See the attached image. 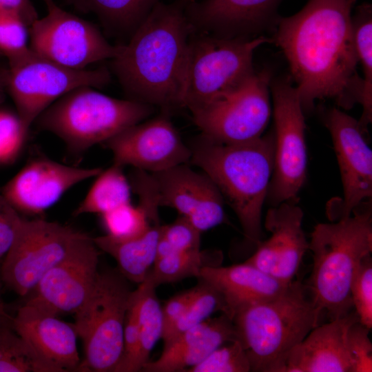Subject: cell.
<instances>
[{
    "label": "cell",
    "mask_w": 372,
    "mask_h": 372,
    "mask_svg": "<svg viewBox=\"0 0 372 372\" xmlns=\"http://www.w3.org/2000/svg\"><path fill=\"white\" fill-rule=\"evenodd\" d=\"M355 1L309 0L277 23L276 42L288 61L303 110L326 98L344 109L361 103L351 19Z\"/></svg>",
    "instance_id": "cell-1"
},
{
    "label": "cell",
    "mask_w": 372,
    "mask_h": 372,
    "mask_svg": "<svg viewBox=\"0 0 372 372\" xmlns=\"http://www.w3.org/2000/svg\"><path fill=\"white\" fill-rule=\"evenodd\" d=\"M188 1L158 3L120 45L112 68L127 99L158 107H183L192 27L185 13Z\"/></svg>",
    "instance_id": "cell-2"
},
{
    "label": "cell",
    "mask_w": 372,
    "mask_h": 372,
    "mask_svg": "<svg viewBox=\"0 0 372 372\" xmlns=\"http://www.w3.org/2000/svg\"><path fill=\"white\" fill-rule=\"evenodd\" d=\"M189 147V163L212 180L237 216L247 240L257 246L273 170L274 132L238 144L223 143L201 133Z\"/></svg>",
    "instance_id": "cell-3"
},
{
    "label": "cell",
    "mask_w": 372,
    "mask_h": 372,
    "mask_svg": "<svg viewBox=\"0 0 372 372\" xmlns=\"http://www.w3.org/2000/svg\"><path fill=\"white\" fill-rule=\"evenodd\" d=\"M309 249L313 262L307 287L317 308L330 320L347 315L353 308L350 289L356 269L372 251L371 199L349 217L316 225Z\"/></svg>",
    "instance_id": "cell-4"
},
{
    "label": "cell",
    "mask_w": 372,
    "mask_h": 372,
    "mask_svg": "<svg viewBox=\"0 0 372 372\" xmlns=\"http://www.w3.org/2000/svg\"><path fill=\"white\" fill-rule=\"evenodd\" d=\"M321 316L307 285L293 280L280 296L239 309L232 321L251 371L284 372L290 352Z\"/></svg>",
    "instance_id": "cell-5"
},
{
    "label": "cell",
    "mask_w": 372,
    "mask_h": 372,
    "mask_svg": "<svg viewBox=\"0 0 372 372\" xmlns=\"http://www.w3.org/2000/svg\"><path fill=\"white\" fill-rule=\"evenodd\" d=\"M153 110L149 105L113 98L92 87L81 86L55 101L34 123L39 129L60 138L70 153L80 155L143 121Z\"/></svg>",
    "instance_id": "cell-6"
},
{
    "label": "cell",
    "mask_w": 372,
    "mask_h": 372,
    "mask_svg": "<svg viewBox=\"0 0 372 372\" xmlns=\"http://www.w3.org/2000/svg\"><path fill=\"white\" fill-rule=\"evenodd\" d=\"M267 41L263 36L225 39L192 30L183 107L192 113L242 84L255 72V50Z\"/></svg>",
    "instance_id": "cell-7"
},
{
    "label": "cell",
    "mask_w": 372,
    "mask_h": 372,
    "mask_svg": "<svg viewBox=\"0 0 372 372\" xmlns=\"http://www.w3.org/2000/svg\"><path fill=\"white\" fill-rule=\"evenodd\" d=\"M127 280L119 271H99L90 296L74 313L73 326L84 350L77 371L114 372L132 292Z\"/></svg>",
    "instance_id": "cell-8"
},
{
    "label": "cell",
    "mask_w": 372,
    "mask_h": 372,
    "mask_svg": "<svg viewBox=\"0 0 372 372\" xmlns=\"http://www.w3.org/2000/svg\"><path fill=\"white\" fill-rule=\"evenodd\" d=\"M128 179L139 199L176 209L201 233L226 220L218 189L205 173L187 164L154 173L132 168Z\"/></svg>",
    "instance_id": "cell-9"
},
{
    "label": "cell",
    "mask_w": 372,
    "mask_h": 372,
    "mask_svg": "<svg viewBox=\"0 0 372 372\" xmlns=\"http://www.w3.org/2000/svg\"><path fill=\"white\" fill-rule=\"evenodd\" d=\"M275 123L274 165L266 199L272 207L294 202L307 178L303 109L296 86L287 78L271 80Z\"/></svg>",
    "instance_id": "cell-10"
},
{
    "label": "cell",
    "mask_w": 372,
    "mask_h": 372,
    "mask_svg": "<svg viewBox=\"0 0 372 372\" xmlns=\"http://www.w3.org/2000/svg\"><path fill=\"white\" fill-rule=\"evenodd\" d=\"M84 234L59 223L21 216L0 269L3 283L19 296H27Z\"/></svg>",
    "instance_id": "cell-11"
},
{
    "label": "cell",
    "mask_w": 372,
    "mask_h": 372,
    "mask_svg": "<svg viewBox=\"0 0 372 372\" xmlns=\"http://www.w3.org/2000/svg\"><path fill=\"white\" fill-rule=\"evenodd\" d=\"M269 70L254 72L234 90L192 114L204 135L225 144H238L262 136L271 107Z\"/></svg>",
    "instance_id": "cell-12"
},
{
    "label": "cell",
    "mask_w": 372,
    "mask_h": 372,
    "mask_svg": "<svg viewBox=\"0 0 372 372\" xmlns=\"http://www.w3.org/2000/svg\"><path fill=\"white\" fill-rule=\"evenodd\" d=\"M8 72L7 88L28 130L47 107L69 91L81 86L101 88L110 80L106 69L68 68L32 50L25 59L10 67Z\"/></svg>",
    "instance_id": "cell-13"
},
{
    "label": "cell",
    "mask_w": 372,
    "mask_h": 372,
    "mask_svg": "<svg viewBox=\"0 0 372 372\" xmlns=\"http://www.w3.org/2000/svg\"><path fill=\"white\" fill-rule=\"evenodd\" d=\"M30 48L61 65L83 70L87 65L114 58L119 45L110 44L92 23L56 4L29 28Z\"/></svg>",
    "instance_id": "cell-14"
},
{
    "label": "cell",
    "mask_w": 372,
    "mask_h": 372,
    "mask_svg": "<svg viewBox=\"0 0 372 372\" xmlns=\"http://www.w3.org/2000/svg\"><path fill=\"white\" fill-rule=\"evenodd\" d=\"M93 238L84 234L27 295L25 304L57 316L75 313L90 296L99 271Z\"/></svg>",
    "instance_id": "cell-15"
},
{
    "label": "cell",
    "mask_w": 372,
    "mask_h": 372,
    "mask_svg": "<svg viewBox=\"0 0 372 372\" xmlns=\"http://www.w3.org/2000/svg\"><path fill=\"white\" fill-rule=\"evenodd\" d=\"M111 151L113 163L149 173L182 164L191 158L189 146L169 119V114L140 122L122 130L103 143Z\"/></svg>",
    "instance_id": "cell-16"
},
{
    "label": "cell",
    "mask_w": 372,
    "mask_h": 372,
    "mask_svg": "<svg viewBox=\"0 0 372 372\" xmlns=\"http://www.w3.org/2000/svg\"><path fill=\"white\" fill-rule=\"evenodd\" d=\"M340 168L344 197L328 210L331 221L349 217L362 202L372 196V152L358 121L339 109L324 115Z\"/></svg>",
    "instance_id": "cell-17"
},
{
    "label": "cell",
    "mask_w": 372,
    "mask_h": 372,
    "mask_svg": "<svg viewBox=\"0 0 372 372\" xmlns=\"http://www.w3.org/2000/svg\"><path fill=\"white\" fill-rule=\"evenodd\" d=\"M101 167L67 165L46 156L31 158L1 193L19 212L41 216L76 185L96 177Z\"/></svg>",
    "instance_id": "cell-18"
},
{
    "label": "cell",
    "mask_w": 372,
    "mask_h": 372,
    "mask_svg": "<svg viewBox=\"0 0 372 372\" xmlns=\"http://www.w3.org/2000/svg\"><path fill=\"white\" fill-rule=\"evenodd\" d=\"M302 218V210L293 202H284L269 209L265 227L270 237L260 241L255 253L245 262L283 283H291L309 249Z\"/></svg>",
    "instance_id": "cell-19"
},
{
    "label": "cell",
    "mask_w": 372,
    "mask_h": 372,
    "mask_svg": "<svg viewBox=\"0 0 372 372\" xmlns=\"http://www.w3.org/2000/svg\"><path fill=\"white\" fill-rule=\"evenodd\" d=\"M283 0H194L185 13L194 31L225 39L253 38L280 19Z\"/></svg>",
    "instance_id": "cell-20"
},
{
    "label": "cell",
    "mask_w": 372,
    "mask_h": 372,
    "mask_svg": "<svg viewBox=\"0 0 372 372\" xmlns=\"http://www.w3.org/2000/svg\"><path fill=\"white\" fill-rule=\"evenodd\" d=\"M11 322L15 332L53 372L77 371L81 360L73 324L26 304Z\"/></svg>",
    "instance_id": "cell-21"
},
{
    "label": "cell",
    "mask_w": 372,
    "mask_h": 372,
    "mask_svg": "<svg viewBox=\"0 0 372 372\" xmlns=\"http://www.w3.org/2000/svg\"><path fill=\"white\" fill-rule=\"evenodd\" d=\"M357 320L351 311L314 327L290 352L284 372H352L347 331Z\"/></svg>",
    "instance_id": "cell-22"
},
{
    "label": "cell",
    "mask_w": 372,
    "mask_h": 372,
    "mask_svg": "<svg viewBox=\"0 0 372 372\" xmlns=\"http://www.w3.org/2000/svg\"><path fill=\"white\" fill-rule=\"evenodd\" d=\"M238 340L232 320L221 313L185 330L163 344L159 358L147 362V372H186L221 345Z\"/></svg>",
    "instance_id": "cell-23"
},
{
    "label": "cell",
    "mask_w": 372,
    "mask_h": 372,
    "mask_svg": "<svg viewBox=\"0 0 372 372\" xmlns=\"http://www.w3.org/2000/svg\"><path fill=\"white\" fill-rule=\"evenodd\" d=\"M198 278L220 293L231 320L239 309L274 298L290 284L283 283L246 262L228 267H205Z\"/></svg>",
    "instance_id": "cell-24"
},
{
    "label": "cell",
    "mask_w": 372,
    "mask_h": 372,
    "mask_svg": "<svg viewBox=\"0 0 372 372\" xmlns=\"http://www.w3.org/2000/svg\"><path fill=\"white\" fill-rule=\"evenodd\" d=\"M161 226L154 223L144 234L132 239L121 240L105 234L93 240L98 248L114 258L118 271L127 280L140 284L156 260Z\"/></svg>",
    "instance_id": "cell-25"
},
{
    "label": "cell",
    "mask_w": 372,
    "mask_h": 372,
    "mask_svg": "<svg viewBox=\"0 0 372 372\" xmlns=\"http://www.w3.org/2000/svg\"><path fill=\"white\" fill-rule=\"evenodd\" d=\"M161 0H69L78 10L95 14L102 23L130 37Z\"/></svg>",
    "instance_id": "cell-26"
},
{
    "label": "cell",
    "mask_w": 372,
    "mask_h": 372,
    "mask_svg": "<svg viewBox=\"0 0 372 372\" xmlns=\"http://www.w3.org/2000/svg\"><path fill=\"white\" fill-rule=\"evenodd\" d=\"M123 169V167L113 163L107 169H103L95 177L87 194L74 210V216L84 214L101 215L131 203L132 190Z\"/></svg>",
    "instance_id": "cell-27"
},
{
    "label": "cell",
    "mask_w": 372,
    "mask_h": 372,
    "mask_svg": "<svg viewBox=\"0 0 372 372\" xmlns=\"http://www.w3.org/2000/svg\"><path fill=\"white\" fill-rule=\"evenodd\" d=\"M132 291L130 300L138 321L140 334L139 363L141 371L148 362L149 354L158 340L161 338L163 330L162 307L156 293V287L147 276Z\"/></svg>",
    "instance_id": "cell-28"
},
{
    "label": "cell",
    "mask_w": 372,
    "mask_h": 372,
    "mask_svg": "<svg viewBox=\"0 0 372 372\" xmlns=\"http://www.w3.org/2000/svg\"><path fill=\"white\" fill-rule=\"evenodd\" d=\"M358 63L362 72L361 105L362 114L358 121L365 132L372 120V8L368 3L359 6L351 17Z\"/></svg>",
    "instance_id": "cell-29"
},
{
    "label": "cell",
    "mask_w": 372,
    "mask_h": 372,
    "mask_svg": "<svg viewBox=\"0 0 372 372\" xmlns=\"http://www.w3.org/2000/svg\"><path fill=\"white\" fill-rule=\"evenodd\" d=\"M223 258L222 252L215 249L176 251L156 260L147 276L156 287L189 277L198 278L201 269L220 266Z\"/></svg>",
    "instance_id": "cell-30"
},
{
    "label": "cell",
    "mask_w": 372,
    "mask_h": 372,
    "mask_svg": "<svg viewBox=\"0 0 372 372\" xmlns=\"http://www.w3.org/2000/svg\"><path fill=\"white\" fill-rule=\"evenodd\" d=\"M199 281L196 286V293L185 312L162 338L164 344L189 328L211 318L214 313L219 311L227 316V305L220 293L209 284Z\"/></svg>",
    "instance_id": "cell-31"
},
{
    "label": "cell",
    "mask_w": 372,
    "mask_h": 372,
    "mask_svg": "<svg viewBox=\"0 0 372 372\" xmlns=\"http://www.w3.org/2000/svg\"><path fill=\"white\" fill-rule=\"evenodd\" d=\"M0 372H53L9 324L0 329Z\"/></svg>",
    "instance_id": "cell-32"
},
{
    "label": "cell",
    "mask_w": 372,
    "mask_h": 372,
    "mask_svg": "<svg viewBox=\"0 0 372 372\" xmlns=\"http://www.w3.org/2000/svg\"><path fill=\"white\" fill-rule=\"evenodd\" d=\"M106 235L117 240L132 239L144 234L154 223L141 205L132 203L100 215Z\"/></svg>",
    "instance_id": "cell-33"
},
{
    "label": "cell",
    "mask_w": 372,
    "mask_h": 372,
    "mask_svg": "<svg viewBox=\"0 0 372 372\" xmlns=\"http://www.w3.org/2000/svg\"><path fill=\"white\" fill-rule=\"evenodd\" d=\"M28 28L15 12L0 10V52L8 58L10 67L32 52L27 45Z\"/></svg>",
    "instance_id": "cell-34"
},
{
    "label": "cell",
    "mask_w": 372,
    "mask_h": 372,
    "mask_svg": "<svg viewBox=\"0 0 372 372\" xmlns=\"http://www.w3.org/2000/svg\"><path fill=\"white\" fill-rule=\"evenodd\" d=\"M250 363L239 340L229 342L212 351L186 372H248Z\"/></svg>",
    "instance_id": "cell-35"
},
{
    "label": "cell",
    "mask_w": 372,
    "mask_h": 372,
    "mask_svg": "<svg viewBox=\"0 0 372 372\" xmlns=\"http://www.w3.org/2000/svg\"><path fill=\"white\" fill-rule=\"evenodd\" d=\"M28 131L17 113L0 110V165L12 164L19 157Z\"/></svg>",
    "instance_id": "cell-36"
},
{
    "label": "cell",
    "mask_w": 372,
    "mask_h": 372,
    "mask_svg": "<svg viewBox=\"0 0 372 372\" xmlns=\"http://www.w3.org/2000/svg\"><path fill=\"white\" fill-rule=\"evenodd\" d=\"M353 307L359 321L372 327V258L366 255L359 264L353 276L351 289Z\"/></svg>",
    "instance_id": "cell-37"
},
{
    "label": "cell",
    "mask_w": 372,
    "mask_h": 372,
    "mask_svg": "<svg viewBox=\"0 0 372 372\" xmlns=\"http://www.w3.org/2000/svg\"><path fill=\"white\" fill-rule=\"evenodd\" d=\"M139 348L140 334L138 321L134 307L130 299L124 325L122 356L114 372L141 371L139 363Z\"/></svg>",
    "instance_id": "cell-38"
},
{
    "label": "cell",
    "mask_w": 372,
    "mask_h": 372,
    "mask_svg": "<svg viewBox=\"0 0 372 372\" xmlns=\"http://www.w3.org/2000/svg\"><path fill=\"white\" fill-rule=\"evenodd\" d=\"M369 329L359 320L352 323L347 331V347L352 372L372 371V344Z\"/></svg>",
    "instance_id": "cell-39"
},
{
    "label": "cell",
    "mask_w": 372,
    "mask_h": 372,
    "mask_svg": "<svg viewBox=\"0 0 372 372\" xmlns=\"http://www.w3.org/2000/svg\"><path fill=\"white\" fill-rule=\"evenodd\" d=\"M200 231L181 216L172 223L161 226V236L176 251L200 249Z\"/></svg>",
    "instance_id": "cell-40"
},
{
    "label": "cell",
    "mask_w": 372,
    "mask_h": 372,
    "mask_svg": "<svg viewBox=\"0 0 372 372\" xmlns=\"http://www.w3.org/2000/svg\"><path fill=\"white\" fill-rule=\"evenodd\" d=\"M21 216L0 192V260L9 250Z\"/></svg>",
    "instance_id": "cell-41"
},
{
    "label": "cell",
    "mask_w": 372,
    "mask_h": 372,
    "mask_svg": "<svg viewBox=\"0 0 372 372\" xmlns=\"http://www.w3.org/2000/svg\"><path fill=\"white\" fill-rule=\"evenodd\" d=\"M196 291V287L179 293L170 298L162 307L163 330V338L173 327L185 312L193 298Z\"/></svg>",
    "instance_id": "cell-42"
},
{
    "label": "cell",
    "mask_w": 372,
    "mask_h": 372,
    "mask_svg": "<svg viewBox=\"0 0 372 372\" xmlns=\"http://www.w3.org/2000/svg\"><path fill=\"white\" fill-rule=\"evenodd\" d=\"M0 10L15 12L28 28L39 19L31 0H0Z\"/></svg>",
    "instance_id": "cell-43"
},
{
    "label": "cell",
    "mask_w": 372,
    "mask_h": 372,
    "mask_svg": "<svg viewBox=\"0 0 372 372\" xmlns=\"http://www.w3.org/2000/svg\"><path fill=\"white\" fill-rule=\"evenodd\" d=\"M2 284L3 281L1 278L0 274V329L3 327L9 324L10 318L7 313L6 312V309L4 307V304L2 300L1 297V288H2Z\"/></svg>",
    "instance_id": "cell-44"
},
{
    "label": "cell",
    "mask_w": 372,
    "mask_h": 372,
    "mask_svg": "<svg viewBox=\"0 0 372 372\" xmlns=\"http://www.w3.org/2000/svg\"><path fill=\"white\" fill-rule=\"evenodd\" d=\"M8 73V70H0V95L7 88Z\"/></svg>",
    "instance_id": "cell-45"
},
{
    "label": "cell",
    "mask_w": 372,
    "mask_h": 372,
    "mask_svg": "<svg viewBox=\"0 0 372 372\" xmlns=\"http://www.w3.org/2000/svg\"><path fill=\"white\" fill-rule=\"evenodd\" d=\"M43 1L46 4L48 8L50 7H52V6L55 4L53 0H43Z\"/></svg>",
    "instance_id": "cell-46"
},
{
    "label": "cell",
    "mask_w": 372,
    "mask_h": 372,
    "mask_svg": "<svg viewBox=\"0 0 372 372\" xmlns=\"http://www.w3.org/2000/svg\"><path fill=\"white\" fill-rule=\"evenodd\" d=\"M186 1H187L188 2H191V1H194V0H186Z\"/></svg>",
    "instance_id": "cell-47"
},
{
    "label": "cell",
    "mask_w": 372,
    "mask_h": 372,
    "mask_svg": "<svg viewBox=\"0 0 372 372\" xmlns=\"http://www.w3.org/2000/svg\"><path fill=\"white\" fill-rule=\"evenodd\" d=\"M1 55H3V54H2L1 53V52H0V56H1Z\"/></svg>",
    "instance_id": "cell-48"
}]
</instances>
